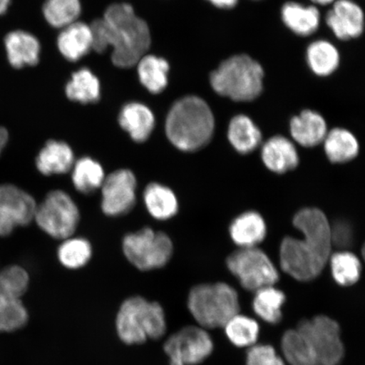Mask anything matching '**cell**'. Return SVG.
Returning a JSON list of instances; mask_svg holds the SVG:
<instances>
[{
    "label": "cell",
    "mask_w": 365,
    "mask_h": 365,
    "mask_svg": "<svg viewBox=\"0 0 365 365\" xmlns=\"http://www.w3.org/2000/svg\"><path fill=\"white\" fill-rule=\"evenodd\" d=\"M91 244L82 238H68L59 246L58 258L68 269H79L88 263L91 257Z\"/></svg>",
    "instance_id": "obj_35"
},
{
    "label": "cell",
    "mask_w": 365,
    "mask_h": 365,
    "mask_svg": "<svg viewBox=\"0 0 365 365\" xmlns=\"http://www.w3.org/2000/svg\"><path fill=\"white\" fill-rule=\"evenodd\" d=\"M187 304L195 322L204 329L225 327L240 309L238 293L225 282L194 287Z\"/></svg>",
    "instance_id": "obj_7"
},
{
    "label": "cell",
    "mask_w": 365,
    "mask_h": 365,
    "mask_svg": "<svg viewBox=\"0 0 365 365\" xmlns=\"http://www.w3.org/2000/svg\"><path fill=\"white\" fill-rule=\"evenodd\" d=\"M328 11L326 21L337 38L346 41L359 38L364 27V11L352 0H336Z\"/></svg>",
    "instance_id": "obj_14"
},
{
    "label": "cell",
    "mask_w": 365,
    "mask_h": 365,
    "mask_svg": "<svg viewBox=\"0 0 365 365\" xmlns=\"http://www.w3.org/2000/svg\"><path fill=\"white\" fill-rule=\"evenodd\" d=\"M9 62L13 67L20 68L25 66H35L39 61L40 43L38 40L24 31H15L4 39Z\"/></svg>",
    "instance_id": "obj_18"
},
{
    "label": "cell",
    "mask_w": 365,
    "mask_h": 365,
    "mask_svg": "<svg viewBox=\"0 0 365 365\" xmlns=\"http://www.w3.org/2000/svg\"><path fill=\"white\" fill-rule=\"evenodd\" d=\"M123 251L128 261L145 272L166 266L172 257L173 246L166 234L145 227L125 237Z\"/></svg>",
    "instance_id": "obj_8"
},
{
    "label": "cell",
    "mask_w": 365,
    "mask_h": 365,
    "mask_svg": "<svg viewBox=\"0 0 365 365\" xmlns=\"http://www.w3.org/2000/svg\"><path fill=\"white\" fill-rule=\"evenodd\" d=\"M230 271L245 289L255 292L274 286L279 274L266 253L257 247L241 248L227 259Z\"/></svg>",
    "instance_id": "obj_10"
},
{
    "label": "cell",
    "mask_w": 365,
    "mask_h": 365,
    "mask_svg": "<svg viewBox=\"0 0 365 365\" xmlns=\"http://www.w3.org/2000/svg\"><path fill=\"white\" fill-rule=\"evenodd\" d=\"M290 131L297 143L305 148H313L325 140L327 126L321 114L304 110L291 120Z\"/></svg>",
    "instance_id": "obj_20"
},
{
    "label": "cell",
    "mask_w": 365,
    "mask_h": 365,
    "mask_svg": "<svg viewBox=\"0 0 365 365\" xmlns=\"http://www.w3.org/2000/svg\"><path fill=\"white\" fill-rule=\"evenodd\" d=\"M116 331L127 345L160 339L167 331L165 313L157 302H150L140 296L130 297L118 309Z\"/></svg>",
    "instance_id": "obj_5"
},
{
    "label": "cell",
    "mask_w": 365,
    "mask_h": 365,
    "mask_svg": "<svg viewBox=\"0 0 365 365\" xmlns=\"http://www.w3.org/2000/svg\"><path fill=\"white\" fill-rule=\"evenodd\" d=\"M285 302L284 292L274 286H268L255 292L252 307L257 317L276 325L282 321V308Z\"/></svg>",
    "instance_id": "obj_25"
},
{
    "label": "cell",
    "mask_w": 365,
    "mask_h": 365,
    "mask_svg": "<svg viewBox=\"0 0 365 365\" xmlns=\"http://www.w3.org/2000/svg\"><path fill=\"white\" fill-rule=\"evenodd\" d=\"M230 235L240 248L257 247L266 238V223L257 212H246L232 222Z\"/></svg>",
    "instance_id": "obj_21"
},
{
    "label": "cell",
    "mask_w": 365,
    "mask_h": 365,
    "mask_svg": "<svg viewBox=\"0 0 365 365\" xmlns=\"http://www.w3.org/2000/svg\"><path fill=\"white\" fill-rule=\"evenodd\" d=\"M264 71L254 58L240 54L222 62L210 76L212 88L219 95L236 102H250L263 90Z\"/></svg>",
    "instance_id": "obj_6"
},
{
    "label": "cell",
    "mask_w": 365,
    "mask_h": 365,
    "mask_svg": "<svg viewBox=\"0 0 365 365\" xmlns=\"http://www.w3.org/2000/svg\"><path fill=\"white\" fill-rule=\"evenodd\" d=\"M36 203L33 196L13 185H0V236L34 220Z\"/></svg>",
    "instance_id": "obj_12"
},
{
    "label": "cell",
    "mask_w": 365,
    "mask_h": 365,
    "mask_svg": "<svg viewBox=\"0 0 365 365\" xmlns=\"http://www.w3.org/2000/svg\"><path fill=\"white\" fill-rule=\"evenodd\" d=\"M136 178L129 170L114 171L102 185V210L109 217L130 212L136 202Z\"/></svg>",
    "instance_id": "obj_13"
},
{
    "label": "cell",
    "mask_w": 365,
    "mask_h": 365,
    "mask_svg": "<svg viewBox=\"0 0 365 365\" xmlns=\"http://www.w3.org/2000/svg\"><path fill=\"white\" fill-rule=\"evenodd\" d=\"M213 6L221 9H232L237 6L239 0H207Z\"/></svg>",
    "instance_id": "obj_39"
},
{
    "label": "cell",
    "mask_w": 365,
    "mask_h": 365,
    "mask_svg": "<svg viewBox=\"0 0 365 365\" xmlns=\"http://www.w3.org/2000/svg\"><path fill=\"white\" fill-rule=\"evenodd\" d=\"M262 157L268 170L277 173L293 170L299 164L294 145L284 136H274L267 140L262 148Z\"/></svg>",
    "instance_id": "obj_19"
},
{
    "label": "cell",
    "mask_w": 365,
    "mask_h": 365,
    "mask_svg": "<svg viewBox=\"0 0 365 365\" xmlns=\"http://www.w3.org/2000/svg\"><path fill=\"white\" fill-rule=\"evenodd\" d=\"M90 26L93 48L103 53L112 47V61L118 67L134 66L150 47L149 27L135 15L130 4H112L103 18L94 21Z\"/></svg>",
    "instance_id": "obj_2"
},
{
    "label": "cell",
    "mask_w": 365,
    "mask_h": 365,
    "mask_svg": "<svg viewBox=\"0 0 365 365\" xmlns=\"http://www.w3.org/2000/svg\"><path fill=\"white\" fill-rule=\"evenodd\" d=\"M215 120L212 109L195 96L182 98L173 105L166 120V135L175 148L195 152L205 147L213 135Z\"/></svg>",
    "instance_id": "obj_4"
},
{
    "label": "cell",
    "mask_w": 365,
    "mask_h": 365,
    "mask_svg": "<svg viewBox=\"0 0 365 365\" xmlns=\"http://www.w3.org/2000/svg\"><path fill=\"white\" fill-rule=\"evenodd\" d=\"M139 78L150 93L158 94L166 88L170 65L162 58L145 56L138 61Z\"/></svg>",
    "instance_id": "obj_28"
},
{
    "label": "cell",
    "mask_w": 365,
    "mask_h": 365,
    "mask_svg": "<svg viewBox=\"0 0 365 365\" xmlns=\"http://www.w3.org/2000/svg\"><path fill=\"white\" fill-rule=\"evenodd\" d=\"M9 140V133L6 128L0 126V154L2 153L3 150L6 148V145Z\"/></svg>",
    "instance_id": "obj_40"
},
{
    "label": "cell",
    "mask_w": 365,
    "mask_h": 365,
    "mask_svg": "<svg viewBox=\"0 0 365 365\" xmlns=\"http://www.w3.org/2000/svg\"><path fill=\"white\" fill-rule=\"evenodd\" d=\"M29 286V273L19 266H10L0 272V294L21 299Z\"/></svg>",
    "instance_id": "obj_36"
},
{
    "label": "cell",
    "mask_w": 365,
    "mask_h": 365,
    "mask_svg": "<svg viewBox=\"0 0 365 365\" xmlns=\"http://www.w3.org/2000/svg\"><path fill=\"white\" fill-rule=\"evenodd\" d=\"M225 329L228 340L238 348H250L254 346L259 334L257 322L240 313L227 322Z\"/></svg>",
    "instance_id": "obj_31"
},
{
    "label": "cell",
    "mask_w": 365,
    "mask_h": 365,
    "mask_svg": "<svg viewBox=\"0 0 365 365\" xmlns=\"http://www.w3.org/2000/svg\"><path fill=\"white\" fill-rule=\"evenodd\" d=\"M307 58L310 70L319 76L331 75L340 63L339 50L327 40H317L310 43Z\"/></svg>",
    "instance_id": "obj_26"
},
{
    "label": "cell",
    "mask_w": 365,
    "mask_h": 365,
    "mask_svg": "<svg viewBox=\"0 0 365 365\" xmlns=\"http://www.w3.org/2000/svg\"><path fill=\"white\" fill-rule=\"evenodd\" d=\"M29 322V312L21 299L0 294V332L21 329Z\"/></svg>",
    "instance_id": "obj_33"
},
{
    "label": "cell",
    "mask_w": 365,
    "mask_h": 365,
    "mask_svg": "<svg viewBox=\"0 0 365 365\" xmlns=\"http://www.w3.org/2000/svg\"><path fill=\"white\" fill-rule=\"evenodd\" d=\"M36 225L54 239L66 240L76 230L80 222L79 209L70 195L63 190H53L36 205Z\"/></svg>",
    "instance_id": "obj_9"
},
{
    "label": "cell",
    "mask_w": 365,
    "mask_h": 365,
    "mask_svg": "<svg viewBox=\"0 0 365 365\" xmlns=\"http://www.w3.org/2000/svg\"><path fill=\"white\" fill-rule=\"evenodd\" d=\"M228 140L241 154L253 152L262 143V133L250 118L238 115L232 118L228 127Z\"/></svg>",
    "instance_id": "obj_24"
},
{
    "label": "cell",
    "mask_w": 365,
    "mask_h": 365,
    "mask_svg": "<svg viewBox=\"0 0 365 365\" xmlns=\"http://www.w3.org/2000/svg\"><path fill=\"white\" fill-rule=\"evenodd\" d=\"M10 3L11 0H0V16L6 12Z\"/></svg>",
    "instance_id": "obj_41"
},
{
    "label": "cell",
    "mask_w": 365,
    "mask_h": 365,
    "mask_svg": "<svg viewBox=\"0 0 365 365\" xmlns=\"http://www.w3.org/2000/svg\"><path fill=\"white\" fill-rule=\"evenodd\" d=\"M74 163V153L70 145L56 140L47 141L36 158V168L45 176L66 173Z\"/></svg>",
    "instance_id": "obj_16"
},
{
    "label": "cell",
    "mask_w": 365,
    "mask_h": 365,
    "mask_svg": "<svg viewBox=\"0 0 365 365\" xmlns=\"http://www.w3.org/2000/svg\"><path fill=\"white\" fill-rule=\"evenodd\" d=\"M72 182L79 192L90 195L101 188L105 180L103 168L89 157L82 158L72 167Z\"/></svg>",
    "instance_id": "obj_27"
},
{
    "label": "cell",
    "mask_w": 365,
    "mask_h": 365,
    "mask_svg": "<svg viewBox=\"0 0 365 365\" xmlns=\"http://www.w3.org/2000/svg\"><path fill=\"white\" fill-rule=\"evenodd\" d=\"M281 346L290 365H339L345 353L339 324L327 316L301 321L284 333Z\"/></svg>",
    "instance_id": "obj_3"
},
{
    "label": "cell",
    "mask_w": 365,
    "mask_h": 365,
    "mask_svg": "<svg viewBox=\"0 0 365 365\" xmlns=\"http://www.w3.org/2000/svg\"><path fill=\"white\" fill-rule=\"evenodd\" d=\"M67 98L81 103H97L101 95L99 81L88 68L74 73L66 88Z\"/></svg>",
    "instance_id": "obj_29"
},
{
    "label": "cell",
    "mask_w": 365,
    "mask_h": 365,
    "mask_svg": "<svg viewBox=\"0 0 365 365\" xmlns=\"http://www.w3.org/2000/svg\"><path fill=\"white\" fill-rule=\"evenodd\" d=\"M213 341L208 332L200 327H185L173 334L164 344V352L170 365H196L212 354Z\"/></svg>",
    "instance_id": "obj_11"
},
{
    "label": "cell",
    "mask_w": 365,
    "mask_h": 365,
    "mask_svg": "<svg viewBox=\"0 0 365 365\" xmlns=\"http://www.w3.org/2000/svg\"><path fill=\"white\" fill-rule=\"evenodd\" d=\"M246 365H286L271 345L255 344L246 356Z\"/></svg>",
    "instance_id": "obj_37"
},
{
    "label": "cell",
    "mask_w": 365,
    "mask_h": 365,
    "mask_svg": "<svg viewBox=\"0 0 365 365\" xmlns=\"http://www.w3.org/2000/svg\"><path fill=\"white\" fill-rule=\"evenodd\" d=\"M324 141L326 153L332 163L349 162L359 153L358 140L346 130L336 128L327 133Z\"/></svg>",
    "instance_id": "obj_30"
},
{
    "label": "cell",
    "mask_w": 365,
    "mask_h": 365,
    "mask_svg": "<svg viewBox=\"0 0 365 365\" xmlns=\"http://www.w3.org/2000/svg\"><path fill=\"white\" fill-rule=\"evenodd\" d=\"M294 225L302 232V240L287 237L282 242L280 264L282 271L294 279H316L329 262L331 227L321 210L305 208L296 214Z\"/></svg>",
    "instance_id": "obj_1"
},
{
    "label": "cell",
    "mask_w": 365,
    "mask_h": 365,
    "mask_svg": "<svg viewBox=\"0 0 365 365\" xmlns=\"http://www.w3.org/2000/svg\"><path fill=\"white\" fill-rule=\"evenodd\" d=\"M352 240V232H351L349 226L341 223L336 225L331 230V241L332 244H335L337 247L345 248L349 246Z\"/></svg>",
    "instance_id": "obj_38"
},
{
    "label": "cell",
    "mask_w": 365,
    "mask_h": 365,
    "mask_svg": "<svg viewBox=\"0 0 365 365\" xmlns=\"http://www.w3.org/2000/svg\"><path fill=\"white\" fill-rule=\"evenodd\" d=\"M312 1L314 4H319V6H327V4L334 3L336 0H312Z\"/></svg>",
    "instance_id": "obj_42"
},
{
    "label": "cell",
    "mask_w": 365,
    "mask_h": 365,
    "mask_svg": "<svg viewBox=\"0 0 365 365\" xmlns=\"http://www.w3.org/2000/svg\"><path fill=\"white\" fill-rule=\"evenodd\" d=\"M282 19L294 34L308 36L316 33L321 21V14L316 6L289 2L282 9Z\"/></svg>",
    "instance_id": "obj_22"
},
{
    "label": "cell",
    "mask_w": 365,
    "mask_h": 365,
    "mask_svg": "<svg viewBox=\"0 0 365 365\" xmlns=\"http://www.w3.org/2000/svg\"><path fill=\"white\" fill-rule=\"evenodd\" d=\"M144 202L150 216L158 220H168L176 215L179 205L176 195L168 187L152 182L144 191Z\"/></svg>",
    "instance_id": "obj_23"
},
{
    "label": "cell",
    "mask_w": 365,
    "mask_h": 365,
    "mask_svg": "<svg viewBox=\"0 0 365 365\" xmlns=\"http://www.w3.org/2000/svg\"><path fill=\"white\" fill-rule=\"evenodd\" d=\"M58 48L68 61H79L93 48L91 26L78 21L66 26L58 36Z\"/></svg>",
    "instance_id": "obj_17"
},
{
    "label": "cell",
    "mask_w": 365,
    "mask_h": 365,
    "mask_svg": "<svg viewBox=\"0 0 365 365\" xmlns=\"http://www.w3.org/2000/svg\"><path fill=\"white\" fill-rule=\"evenodd\" d=\"M155 122L152 110L140 103H127L118 116L122 129L137 143H143L149 139L154 130Z\"/></svg>",
    "instance_id": "obj_15"
},
{
    "label": "cell",
    "mask_w": 365,
    "mask_h": 365,
    "mask_svg": "<svg viewBox=\"0 0 365 365\" xmlns=\"http://www.w3.org/2000/svg\"><path fill=\"white\" fill-rule=\"evenodd\" d=\"M81 10L80 0H47L43 15L50 25L63 29L76 21Z\"/></svg>",
    "instance_id": "obj_34"
},
{
    "label": "cell",
    "mask_w": 365,
    "mask_h": 365,
    "mask_svg": "<svg viewBox=\"0 0 365 365\" xmlns=\"http://www.w3.org/2000/svg\"><path fill=\"white\" fill-rule=\"evenodd\" d=\"M331 274L337 284L353 286L361 277L362 266L357 255L349 251H340L331 255Z\"/></svg>",
    "instance_id": "obj_32"
}]
</instances>
